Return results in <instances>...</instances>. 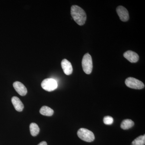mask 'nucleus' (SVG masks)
<instances>
[{"label":"nucleus","mask_w":145,"mask_h":145,"mask_svg":"<svg viewBox=\"0 0 145 145\" xmlns=\"http://www.w3.org/2000/svg\"><path fill=\"white\" fill-rule=\"evenodd\" d=\"M77 134L78 137L85 142H91L95 139V136L92 131L85 128H82L78 131Z\"/></svg>","instance_id":"f03ea898"},{"label":"nucleus","mask_w":145,"mask_h":145,"mask_svg":"<svg viewBox=\"0 0 145 145\" xmlns=\"http://www.w3.org/2000/svg\"><path fill=\"white\" fill-rule=\"evenodd\" d=\"M134 125V122L132 120L129 119H125L121 123V127L122 129L127 130L132 127Z\"/></svg>","instance_id":"f8f14e48"},{"label":"nucleus","mask_w":145,"mask_h":145,"mask_svg":"<svg viewBox=\"0 0 145 145\" xmlns=\"http://www.w3.org/2000/svg\"><path fill=\"white\" fill-rule=\"evenodd\" d=\"M38 145H47V144L46 142H45V141H43V142H41L40 143V144Z\"/></svg>","instance_id":"dca6fc26"},{"label":"nucleus","mask_w":145,"mask_h":145,"mask_svg":"<svg viewBox=\"0 0 145 145\" xmlns=\"http://www.w3.org/2000/svg\"><path fill=\"white\" fill-rule=\"evenodd\" d=\"M145 135H141L133 141L131 145H145Z\"/></svg>","instance_id":"4468645a"},{"label":"nucleus","mask_w":145,"mask_h":145,"mask_svg":"<svg viewBox=\"0 0 145 145\" xmlns=\"http://www.w3.org/2000/svg\"><path fill=\"white\" fill-rule=\"evenodd\" d=\"M117 12L122 22H126L129 19V14L126 8L122 6H119L117 7Z\"/></svg>","instance_id":"423d86ee"},{"label":"nucleus","mask_w":145,"mask_h":145,"mask_svg":"<svg viewBox=\"0 0 145 145\" xmlns=\"http://www.w3.org/2000/svg\"><path fill=\"white\" fill-rule=\"evenodd\" d=\"M125 83L128 87L134 89H142L145 87L144 84L142 82L131 77L127 78Z\"/></svg>","instance_id":"20e7f679"},{"label":"nucleus","mask_w":145,"mask_h":145,"mask_svg":"<svg viewBox=\"0 0 145 145\" xmlns=\"http://www.w3.org/2000/svg\"><path fill=\"white\" fill-rule=\"evenodd\" d=\"M82 66L84 72L86 74H89L92 72L93 69L92 58L88 53L84 55L82 61Z\"/></svg>","instance_id":"7ed1b4c3"},{"label":"nucleus","mask_w":145,"mask_h":145,"mask_svg":"<svg viewBox=\"0 0 145 145\" xmlns=\"http://www.w3.org/2000/svg\"><path fill=\"white\" fill-rule=\"evenodd\" d=\"M114 120L113 118L110 116H106L104 117L103 122L106 125H110L113 123Z\"/></svg>","instance_id":"2eb2a0df"},{"label":"nucleus","mask_w":145,"mask_h":145,"mask_svg":"<svg viewBox=\"0 0 145 145\" xmlns=\"http://www.w3.org/2000/svg\"><path fill=\"white\" fill-rule=\"evenodd\" d=\"M42 88L48 91H52L57 88L58 84L57 81L52 78L44 79L41 83Z\"/></svg>","instance_id":"39448f33"},{"label":"nucleus","mask_w":145,"mask_h":145,"mask_svg":"<svg viewBox=\"0 0 145 145\" xmlns=\"http://www.w3.org/2000/svg\"><path fill=\"white\" fill-rule=\"evenodd\" d=\"M125 58L128 60L129 62L132 63H135L138 61L139 59V56L136 52L128 50L125 52L123 54Z\"/></svg>","instance_id":"6e6552de"},{"label":"nucleus","mask_w":145,"mask_h":145,"mask_svg":"<svg viewBox=\"0 0 145 145\" xmlns=\"http://www.w3.org/2000/svg\"><path fill=\"white\" fill-rule=\"evenodd\" d=\"M61 67L66 75H70L72 72V67L71 63L66 59H64L62 61Z\"/></svg>","instance_id":"1a4fd4ad"},{"label":"nucleus","mask_w":145,"mask_h":145,"mask_svg":"<svg viewBox=\"0 0 145 145\" xmlns=\"http://www.w3.org/2000/svg\"><path fill=\"white\" fill-rule=\"evenodd\" d=\"M13 86L16 91L21 96H25L27 93V89L20 82H15L13 83Z\"/></svg>","instance_id":"0eeeda50"},{"label":"nucleus","mask_w":145,"mask_h":145,"mask_svg":"<svg viewBox=\"0 0 145 145\" xmlns=\"http://www.w3.org/2000/svg\"><path fill=\"white\" fill-rule=\"evenodd\" d=\"M40 112L44 116H51L54 114V110L49 107L44 106L40 108Z\"/></svg>","instance_id":"9b49d317"},{"label":"nucleus","mask_w":145,"mask_h":145,"mask_svg":"<svg viewBox=\"0 0 145 145\" xmlns=\"http://www.w3.org/2000/svg\"><path fill=\"white\" fill-rule=\"evenodd\" d=\"M71 14L73 20L79 25H83L86 20V14L84 10L78 5H72L71 9Z\"/></svg>","instance_id":"f257e3e1"},{"label":"nucleus","mask_w":145,"mask_h":145,"mask_svg":"<svg viewBox=\"0 0 145 145\" xmlns=\"http://www.w3.org/2000/svg\"><path fill=\"white\" fill-rule=\"evenodd\" d=\"M11 102L13 106L17 111L21 112L23 110L24 108L23 104L18 97L13 96L11 99Z\"/></svg>","instance_id":"9d476101"},{"label":"nucleus","mask_w":145,"mask_h":145,"mask_svg":"<svg viewBox=\"0 0 145 145\" xmlns=\"http://www.w3.org/2000/svg\"><path fill=\"white\" fill-rule=\"evenodd\" d=\"M30 133L33 136H36L39 134L40 132V128L39 126L35 123H33L30 124L29 126Z\"/></svg>","instance_id":"ddd939ff"}]
</instances>
